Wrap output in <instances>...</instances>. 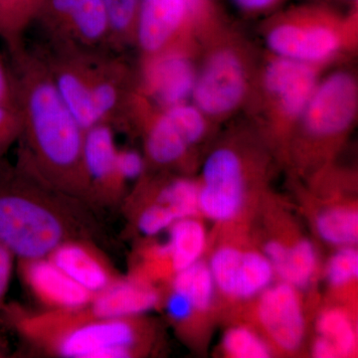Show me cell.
Wrapping results in <instances>:
<instances>
[{"instance_id": "obj_1", "label": "cell", "mask_w": 358, "mask_h": 358, "mask_svg": "<svg viewBox=\"0 0 358 358\" xmlns=\"http://www.w3.org/2000/svg\"><path fill=\"white\" fill-rule=\"evenodd\" d=\"M91 205L18 164L0 173V243L18 261L47 258L65 242L103 236Z\"/></svg>"}, {"instance_id": "obj_2", "label": "cell", "mask_w": 358, "mask_h": 358, "mask_svg": "<svg viewBox=\"0 0 358 358\" xmlns=\"http://www.w3.org/2000/svg\"><path fill=\"white\" fill-rule=\"evenodd\" d=\"M23 66L15 87L24 143L20 166L93 206L83 164L85 131L61 98L50 72L32 62Z\"/></svg>"}, {"instance_id": "obj_3", "label": "cell", "mask_w": 358, "mask_h": 358, "mask_svg": "<svg viewBox=\"0 0 358 358\" xmlns=\"http://www.w3.org/2000/svg\"><path fill=\"white\" fill-rule=\"evenodd\" d=\"M0 320L28 345L56 357L131 358L147 338L140 317H96L85 308L32 313L4 303Z\"/></svg>"}, {"instance_id": "obj_4", "label": "cell", "mask_w": 358, "mask_h": 358, "mask_svg": "<svg viewBox=\"0 0 358 358\" xmlns=\"http://www.w3.org/2000/svg\"><path fill=\"white\" fill-rule=\"evenodd\" d=\"M192 102L212 122L246 110L262 56L226 18L199 35Z\"/></svg>"}, {"instance_id": "obj_5", "label": "cell", "mask_w": 358, "mask_h": 358, "mask_svg": "<svg viewBox=\"0 0 358 358\" xmlns=\"http://www.w3.org/2000/svg\"><path fill=\"white\" fill-rule=\"evenodd\" d=\"M357 9L343 11L313 1L282 8L264 23L266 52L326 69L357 48Z\"/></svg>"}, {"instance_id": "obj_6", "label": "cell", "mask_w": 358, "mask_h": 358, "mask_svg": "<svg viewBox=\"0 0 358 358\" xmlns=\"http://www.w3.org/2000/svg\"><path fill=\"white\" fill-rule=\"evenodd\" d=\"M324 71L266 52L245 110L272 136H293Z\"/></svg>"}, {"instance_id": "obj_7", "label": "cell", "mask_w": 358, "mask_h": 358, "mask_svg": "<svg viewBox=\"0 0 358 358\" xmlns=\"http://www.w3.org/2000/svg\"><path fill=\"white\" fill-rule=\"evenodd\" d=\"M225 18L222 0H141L134 39L150 56L199 36Z\"/></svg>"}, {"instance_id": "obj_8", "label": "cell", "mask_w": 358, "mask_h": 358, "mask_svg": "<svg viewBox=\"0 0 358 358\" xmlns=\"http://www.w3.org/2000/svg\"><path fill=\"white\" fill-rule=\"evenodd\" d=\"M357 115V74L339 67L322 75L294 134L312 143L338 140L353 128Z\"/></svg>"}, {"instance_id": "obj_9", "label": "cell", "mask_w": 358, "mask_h": 358, "mask_svg": "<svg viewBox=\"0 0 358 358\" xmlns=\"http://www.w3.org/2000/svg\"><path fill=\"white\" fill-rule=\"evenodd\" d=\"M200 52L199 36L187 37L173 46L145 56L141 90L150 109L164 110L192 101Z\"/></svg>"}, {"instance_id": "obj_10", "label": "cell", "mask_w": 358, "mask_h": 358, "mask_svg": "<svg viewBox=\"0 0 358 358\" xmlns=\"http://www.w3.org/2000/svg\"><path fill=\"white\" fill-rule=\"evenodd\" d=\"M150 113L145 126V155L159 166L180 162L203 140L212 124L192 102Z\"/></svg>"}, {"instance_id": "obj_11", "label": "cell", "mask_w": 358, "mask_h": 358, "mask_svg": "<svg viewBox=\"0 0 358 358\" xmlns=\"http://www.w3.org/2000/svg\"><path fill=\"white\" fill-rule=\"evenodd\" d=\"M246 193V166L242 155L231 145L212 150L202 167L199 185V208L217 222L236 217Z\"/></svg>"}, {"instance_id": "obj_12", "label": "cell", "mask_w": 358, "mask_h": 358, "mask_svg": "<svg viewBox=\"0 0 358 358\" xmlns=\"http://www.w3.org/2000/svg\"><path fill=\"white\" fill-rule=\"evenodd\" d=\"M208 267L216 288L236 299L253 298L263 293L275 275L272 264L264 254L235 247L218 249Z\"/></svg>"}, {"instance_id": "obj_13", "label": "cell", "mask_w": 358, "mask_h": 358, "mask_svg": "<svg viewBox=\"0 0 358 358\" xmlns=\"http://www.w3.org/2000/svg\"><path fill=\"white\" fill-rule=\"evenodd\" d=\"M114 134L107 122H101L85 131L83 164L91 203L96 209L119 203L124 185L115 169Z\"/></svg>"}, {"instance_id": "obj_14", "label": "cell", "mask_w": 358, "mask_h": 358, "mask_svg": "<svg viewBox=\"0 0 358 358\" xmlns=\"http://www.w3.org/2000/svg\"><path fill=\"white\" fill-rule=\"evenodd\" d=\"M257 315L261 326L278 348L294 352L305 338L306 322L296 289L287 282L260 294Z\"/></svg>"}, {"instance_id": "obj_15", "label": "cell", "mask_w": 358, "mask_h": 358, "mask_svg": "<svg viewBox=\"0 0 358 358\" xmlns=\"http://www.w3.org/2000/svg\"><path fill=\"white\" fill-rule=\"evenodd\" d=\"M22 281L45 310H73L89 305L94 294L73 281L48 258L18 261Z\"/></svg>"}, {"instance_id": "obj_16", "label": "cell", "mask_w": 358, "mask_h": 358, "mask_svg": "<svg viewBox=\"0 0 358 358\" xmlns=\"http://www.w3.org/2000/svg\"><path fill=\"white\" fill-rule=\"evenodd\" d=\"M82 288L95 294L107 288L121 275L89 240H72L57 247L47 257Z\"/></svg>"}, {"instance_id": "obj_17", "label": "cell", "mask_w": 358, "mask_h": 358, "mask_svg": "<svg viewBox=\"0 0 358 358\" xmlns=\"http://www.w3.org/2000/svg\"><path fill=\"white\" fill-rule=\"evenodd\" d=\"M160 299L152 282L131 275L120 277L94 294L85 310L96 317H136L157 307Z\"/></svg>"}, {"instance_id": "obj_18", "label": "cell", "mask_w": 358, "mask_h": 358, "mask_svg": "<svg viewBox=\"0 0 358 358\" xmlns=\"http://www.w3.org/2000/svg\"><path fill=\"white\" fill-rule=\"evenodd\" d=\"M50 72L54 84L78 124L86 131L101 124L92 98L95 70L80 59L56 62Z\"/></svg>"}, {"instance_id": "obj_19", "label": "cell", "mask_w": 358, "mask_h": 358, "mask_svg": "<svg viewBox=\"0 0 358 358\" xmlns=\"http://www.w3.org/2000/svg\"><path fill=\"white\" fill-rule=\"evenodd\" d=\"M52 10L73 38L84 45H96L110 34L102 0H51Z\"/></svg>"}, {"instance_id": "obj_20", "label": "cell", "mask_w": 358, "mask_h": 358, "mask_svg": "<svg viewBox=\"0 0 358 358\" xmlns=\"http://www.w3.org/2000/svg\"><path fill=\"white\" fill-rule=\"evenodd\" d=\"M167 242L173 274L199 262L206 246V233L200 221L193 217L179 219L169 228Z\"/></svg>"}, {"instance_id": "obj_21", "label": "cell", "mask_w": 358, "mask_h": 358, "mask_svg": "<svg viewBox=\"0 0 358 358\" xmlns=\"http://www.w3.org/2000/svg\"><path fill=\"white\" fill-rule=\"evenodd\" d=\"M317 265L315 246L308 240H300L288 246L281 262L274 266L275 275L294 288H305L312 281Z\"/></svg>"}, {"instance_id": "obj_22", "label": "cell", "mask_w": 358, "mask_h": 358, "mask_svg": "<svg viewBox=\"0 0 358 358\" xmlns=\"http://www.w3.org/2000/svg\"><path fill=\"white\" fill-rule=\"evenodd\" d=\"M317 234L327 243L355 246L358 240V213L355 208L336 206L320 212L315 220Z\"/></svg>"}, {"instance_id": "obj_23", "label": "cell", "mask_w": 358, "mask_h": 358, "mask_svg": "<svg viewBox=\"0 0 358 358\" xmlns=\"http://www.w3.org/2000/svg\"><path fill=\"white\" fill-rule=\"evenodd\" d=\"M171 289L185 294L196 312L208 310L215 294V282L208 265L197 262L176 273Z\"/></svg>"}, {"instance_id": "obj_24", "label": "cell", "mask_w": 358, "mask_h": 358, "mask_svg": "<svg viewBox=\"0 0 358 358\" xmlns=\"http://www.w3.org/2000/svg\"><path fill=\"white\" fill-rule=\"evenodd\" d=\"M320 336L327 339L336 348L339 357L352 355L357 348V334L352 320L343 310L331 308L320 315L317 320Z\"/></svg>"}, {"instance_id": "obj_25", "label": "cell", "mask_w": 358, "mask_h": 358, "mask_svg": "<svg viewBox=\"0 0 358 358\" xmlns=\"http://www.w3.org/2000/svg\"><path fill=\"white\" fill-rule=\"evenodd\" d=\"M155 199L173 209L179 219L193 217L199 212V185L187 178H176L159 188Z\"/></svg>"}, {"instance_id": "obj_26", "label": "cell", "mask_w": 358, "mask_h": 358, "mask_svg": "<svg viewBox=\"0 0 358 358\" xmlns=\"http://www.w3.org/2000/svg\"><path fill=\"white\" fill-rule=\"evenodd\" d=\"M225 352L235 358H267L270 348L258 334L244 327L229 329L223 338Z\"/></svg>"}, {"instance_id": "obj_27", "label": "cell", "mask_w": 358, "mask_h": 358, "mask_svg": "<svg viewBox=\"0 0 358 358\" xmlns=\"http://www.w3.org/2000/svg\"><path fill=\"white\" fill-rule=\"evenodd\" d=\"M109 20L110 34L133 38L141 0H102Z\"/></svg>"}, {"instance_id": "obj_28", "label": "cell", "mask_w": 358, "mask_h": 358, "mask_svg": "<svg viewBox=\"0 0 358 358\" xmlns=\"http://www.w3.org/2000/svg\"><path fill=\"white\" fill-rule=\"evenodd\" d=\"M178 220L171 207L154 199L150 203L141 207L136 214V224L141 234L152 237L169 229Z\"/></svg>"}, {"instance_id": "obj_29", "label": "cell", "mask_w": 358, "mask_h": 358, "mask_svg": "<svg viewBox=\"0 0 358 358\" xmlns=\"http://www.w3.org/2000/svg\"><path fill=\"white\" fill-rule=\"evenodd\" d=\"M358 275V253L353 246L341 247L329 260L327 277L334 288L345 287Z\"/></svg>"}, {"instance_id": "obj_30", "label": "cell", "mask_w": 358, "mask_h": 358, "mask_svg": "<svg viewBox=\"0 0 358 358\" xmlns=\"http://www.w3.org/2000/svg\"><path fill=\"white\" fill-rule=\"evenodd\" d=\"M22 121L17 107L0 103V159L20 140Z\"/></svg>"}, {"instance_id": "obj_31", "label": "cell", "mask_w": 358, "mask_h": 358, "mask_svg": "<svg viewBox=\"0 0 358 358\" xmlns=\"http://www.w3.org/2000/svg\"><path fill=\"white\" fill-rule=\"evenodd\" d=\"M145 162L138 152L133 150H117L115 169L117 176L124 185L127 181L140 178L145 171Z\"/></svg>"}, {"instance_id": "obj_32", "label": "cell", "mask_w": 358, "mask_h": 358, "mask_svg": "<svg viewBox=\"0 0 358 358\" xmlns=\"http://www.w3.org/2000/svg\"><path fill=\"white\" fill-rule=\"evenodd\" d=\"M238 10L250 17L271 15L280 10L288 0H231Z\"/></svg>"}, {"instance_id": "obj_33", "label": "cell", "mask_w": 358, "mask_h": 358, "mask_svg": "<svg viewBox=\"0 0 358 358\" xmlns=\"http://www.w3.org/2000/svg\"><path fill=\"white\" fill-rule=\"evenodd\" d=\"M167 315L176 322H185L196 312L192 301L185 294L171 289L166 301Z\"/></svg>"}, {"instance_id": "obj_34", "label": "cell", "mask_w": 358, "mask_h": 358, "mask_svg": "<svg viewBox=\"0 0 358 358\" xmlns=\"http://www.w3.org/2000/svg\"><path fill=\"white\" fill-rule=\"evenodd\" d=\"M15 256L10 250L0 243V308L4 305V300L13 277Z\"/></svg>"}, {"instance_id": "obj_35", "label": "cell", "mask_w": 358, "mask_h": 358, "mask_svg": "<svg viewBox=\"0 0 358 358\" xmlns=\"http://www.w3.org/2000/svg\"><path fill=\"white\" fill-rule=\"evenodd\" d=\"M0 103L17 107L16 106L15 87L4 67L1 58H0Z\"/></svg>"}, {"instance_id": "obj_36", "label": "cell", "mask_w": 358, "mask_h": 358, "mask_svg": "<svg viewBox=\"0 0 358 358\" xmlns=\"http://www.w3.org/2000/svg\"><path fill=\"white\" fill-rule=\"evenodd\" d=\"M288 246L282 243L280 241H270L266 244L265 249H264V255L268 259V262L272 264L273 268L281 262L282 259L284 258L286 254Z\"/></svg>"}, {"instance_id": "obj_37", "label": "cell", "mask_w": 358, "mask_h": 358, "mask_svg": "<svg viewBox=\"0 0 358 358\" xmlns=\"http://www.w3.org/2000/svg\"><path fill=\"white\" fill-rule=\"evenodd\" d=\"M313 357L317 358L339 357L334 346L327 339L319 336L313 345Z\"/></svg>"}, {"instance_id": "obj_38", "label": "cell", "mask_w": 358, "mask_h": 358, "mask_svg": "<svg viewBox=\"0 0 358 358\" xmlns=\"http://www.w3.org/2000/svg\"><path fill=\"white\" fill-rule=\"evenodd\" d=\"M317 3L326 4L343 11H350L357 9L358 0H310Z\"/></svg>"}, {"instance_id": "obj_39", "label": "cell", "mask_w": 358, "mask_h": 358, "mask_svg": "<svg viewBox=\"0 0 358 358\" xmlns=\"http://www.w3.org/2000/svg\"><path fill=\"white\" fill-rule=\"evenodd\" d=\"M8 355V346L7 341L0 334V357H6Z\"/></svg>"}, {"instance_id": "obj_40", "label": "cell", "mask_w": 358, "mask_h": 358, "mask_svg": "<svg viewBox=\"0 0 358 358\" xmlns=\"http://www.w3.org/2000/svg\"><path fill=\"white\" fill-rule=\"evenodd\" d=\"M4 167H6V164H4L3 162H1V159H0V173L3 171Z\"/></svg>"}]
</instances>
